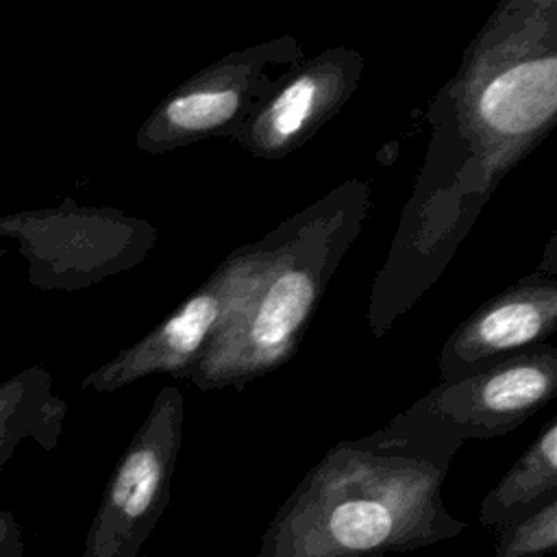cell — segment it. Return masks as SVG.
<instances>
[{"instance_id": "4fadbf2b", "label": "cell", "mask_w": 557, "mask_h": 557, "mask_svg": "<svg viewBox=\"0 0 557 557\" xmlns=\"http://www.w3.org/2000/svg\"><path fill=\"white\" fill-rule=\"evenodd\" d=\"M494 531L496 557H544L557 548V496L524 509Z\"/></svg>"}, {"instance_id": "8fae6325", "label": "cell", "mask_w": 557, "mask_h": 557, "mask_svg": "<svg viewBox=\"0 0 557 557\" xmlns=\"http://www.w3.org/2000/svg\"><path fill=\"white\" fill-rule=\"evenodd\" d=\"M67 416V403L52 389V374L30 366L0 383V470L26 440L54 450Z\"/></svg>"}, {"instance_id": "7c38bea8", "label": "cell", "mask_w": 557, "mask_h": 557, "mask_svg": "<svg viewBox=\"0 0 557 557\" xmlns=\"http://www.w3.org/2000/svg\"><path fill=\"white\" fill-rule=\"evenodd\" d=\"M557 496V420L550 418L505 476L485 494L479 522L494 529L507 518Z\"/></svg>"}, {"instance_id": "7a4b0ae2", "label": "cell", "mask_w": 557, "mask_h": 557, "mask_svg": "<svg viewBox=\"0 0 557 557\" xmlns=\"http://www.w3.org/2000/svg\"><path fill=\"white\" fill-rule=\"evenodd\" d=\"M368 207V183L352 178L261 237L246 285L183 381L242 389L289 361Z\"/></svg>"}, {"instance_id": "5b68a950", "label": "cell", "mask_w": 557, "mask_h": 557, "mask_svg": "<svg viewBox=\"0 0 557 557\" xmlns=\"http://www.w3.org/2000/svg\"><path fill=\"white\" fill-rule=\"evenodd\" d=\"M0 235L17 242L30 285L76 292L139 263L154 228L115 209L67 198L57 207L0 215Z\"/></svg>"}, {"instance_id": "6da1fadb", "label": "cell", "mask_w": 557, "mask_h": 557, "mask_svg": "<svg viewBox=\"0 0 557 557\" xmlns=\"http://www.w3.org/2000/svg\"><path fill=\"white\" fill-rule=\"evenodd\" d=\"M463 442L398 413L385 429L335 444L268 524L255 557H385L466 531L442 500Z\"/></svg>"}, {"instance_id": "52a82bcc", "label": "cell", "mask_w": 557, "mask_h": 557, "mask_svg": "<svg viewBox=\"0 0 557 557\" xmlns=\"http://www.w3.org/2000/svg\"><path fill=\"white\" fill-rule=\"evenodd\" d=\"M557 394V348L548 342L455 383H440L403 411L457 440L505 435Z\"/></svg>"}, {"instance_id": "5bb4252c", "label": "cell", "mask_w": 557, "mask_h": 557, "mask_svg": "<svg viewBox=\"0 0 557 557\" xmlns=\"http://www.w3.org/2000/svg\"><path fill=\"white\" fill-rule=\"evenodd\" d=\"M24 531L9 509H0V557H24Z\"/></svg>"}, {"instance_id": "9c48e42d", "label": "cell", "mask_w": 557, "mask_h": 557, "mask_svg": "<svg viewBox=\"0 0 557 557\" xmlns=\"http://www.w3.org/2000/svg\"><path fill=\"white\" fill-rule=\"evenodd\" d=\"M363 70V54L346 46L305 57L272 85L233 141L257 159L292 154L337 115Z\"/></svg>"}, {"instance_id": "3957f363", "label": "cell", "mask_w": 557, "mask_h": 557, "mask_svg": "<svg viewBox=\"0 0 557 557\" xmlns=\"http://www.w3.org/2000/svg\"><path fill=\"white\" fill-rule=\"evenodd\" d=\"M431 117L492 194L557 122V2H498L433 100Z\"/></svg>"}, {"instance_id": "277c9868", "label": "cell", "mask_w": 557, "mask_h": 557, "mask_svg": "<svg viewBox=\"0 0 557 557\" xmlns=\"http://www.w3.org/2000/svg\"><path fill=\"white\" fill-rule=\"evenodd\" d=\"M302 59L294 35L228 52L159 100L135 135L137 148L165 154L211 137L235 139L272 85Z\"/></svg>"}, {"instance_id": "30bf717a", "label": "cell", "mask_w": 557, "mask_h": 557, "mask_svg": "<svg viewBox=\"0 0 557 557\" xmlns=\"http://www.w3.org/2000/svg\"><path fill=\"white\" fill-rule=\"evenodd\" d=\"M548 246L542 270L520 278L472 311L444 342L440 383H455L544 344L557 329V268Z\"/></svg>"}, {"instance_id": "ba28073f", "label": "cell", "mask_w": 557, "mask_h": 557, "mask_svg": "<svg viewBox=\"0 0 557 557\" xmlns=\"http://www.w3.org/2000/svg\"><path fill=\"white\" fill-rule=\"evenodd\" d=\"M257 257L259 242L233 250L165 320L139 342L89 372L81 387L91 392H115L157 372L185 379L213 337L220 320L246 285Z\"/></svg>"}, {"instance_id": "8992f818", "label": "cell", "mask_w": 557, "mask_h": 557, "mask_svg": "<svg viewBox=\"0 0 557 557\" xmlns=\"http://www.w3.org/2000/svg\"><path fill=\"white\" fill-rule=\"evenodd\" d=\"M183 411L181 389L163 385L107 481L81 557H139L170 503Z\"/></svg>"}]
</instances>
